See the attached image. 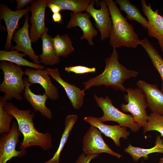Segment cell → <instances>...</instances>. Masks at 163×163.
Returning <instances> with one entry per match:
<instances>
[{
  "instance_id": "52a82bcc",
  "label": "cell",
  "mask_w": 163,
  "mask_h": 163,
  "mask_svg": "<svg viewBox=\"0 0 163 163\" xmlns=\"http://www.w3.org/2000/svg\"><path fill=\"white\" fill-rule=\"evenodd\" d=\"M21 134L17 123L14 121L10 131L1 134L0 137V163H6L13 158L22 157L26 155V149L17 151L16 149Z\"/></svg>"
},
{
  "instance_id": "e575fe53",
  "label": "cell",
  "mask_w": 163,
  "mask_h": 163,
  "mask_svg": "<svg viewBox=\"0 0 163 163\" xmlns=\"http://www.w3.org/2000/svg\"><path fill=\"white\" fill-rule=\"evenodd\" d=\"M158 163H163V158H160Z\"/></svg>"
},
{
  "instance_id": "5b68a950",
  "label": "cell",
  "mask_w": 163,
  "mask_h": 163,
  "mask_svg": "<svg viewBox=\"0 0 163 163\" xmlns=\"http://www.w3.org/2000/svg\"><path fill=\"white\" fill-rule=\"evenodd\" d=\"M126 91L127 94L124 95V98L127 104H121L122 110L130 113L134 121L141 127H144L147 123L149 117L146 111L148 106L144 94L139 88H127Z\"/></svg>"
},
{
  "instance_id": "7402d4cb",
  "label": "cell",
  "mask_w": 163,
  "mask_h": 163,
  "mask_svg": "<svg viewBox=\"0 0 163 163\" xmlns=\"http://www.w3.org/2000/svg\"><path fill=\"white\" fill-rule=\"evenodd\" d=\"M26 56L25 53H19L12 48L10 51L1 50L0 60L9 62L20 66H27L36 69H45L44 66L30 62L24 58V57Z\"/></svg>"
},
{
  "instance_id": "e0dca14e",
  "label": "cell",
  "mask_w": 163,
  "mask_h": 163,
  "mask_svg": "<svg viewBox=\"0 0 163 163\" xmlns=\"http://www.w3.org/2000/svg\"><path fill=\"white\" fill-rule=\"evenodd\" d=\"M46 69L48 74L64 88L74 109H80L83 104L85 91L64 80L61 78L58 69Z\"/></svg>"
},
{
  "instance_id": "cb8c5ba5",
  "label": "cell",
  "mask_w": 163,
  "mask_h": 163,
  "mask_svg": "<svg viewBox=\"0 0 163 163\" xmlns=\"http://www.w3.org/2000/svg\"><path fill=\"white\" fill-rule=\"evenodd\" d=\"M76 115H68L65 120V127L57 150L53 157L44 163H59L61 153L66 142L73 127L78 118Z\"/></svg>"
},
{
  "instance_id": "836d02e7",
  "label": "cell",
  "mask_w": 163,
  "mask_h": 163,
  "mask_svg": "<svg viewBox=\"0 0 163 163\" xmlns=\"http://www.w3.org/2000/svg\"><path fill=\"white\" fill-rule=\"evenodd\" d=\"M53 21L55 23H61L62 21V16L60 13H53L52 16Z\"/></svg>"
},
{
  "instance_id": "9a60e30c",
  "label": "cell",
  "mask_w": 163,
  "mask_h": 163,
  "mask_svg": "<svg viewBox=\"0 0 163 163\" xmlns=\"http://www.w3.org/2000/svg\"><path fill=\"white\" fill-rule=\"evenodd\" d=\"M144 94L148 107L152 113L163 115V92L156 84H150L142 80L136 83Z\"/></svg>"
},
{
  "instance_id": "5bb4252c",
  "label": "cell",
  "mask_w": 163,
  "mask_h": 163,
  "mask_svg": "<svg viewBox=\"0 0 163 163\" xmlns=\"http://www.w3.org/2000/svg\"><path fill=\"white\" fill-rule=\"evenodd\" d=\"M27 80L31 85L39 84L44 89L45 93L50 99L56 101L59 97L57 87L53 83L46 69L42 70L28 68L25 71Z\"/></svg>"
},
{
  "instance_id": "4316f807",
  "label": "cell",
  "mask_w": 163,
  "mask_h": 163,
  "mask_svg": "<svg viewBox=\"0 0 163 163\" xmlns=\"http://www.w3.org/2000/svg\"><path fill=\"white\" fill-rule=\"evenodd\" d=\"M52 3L56 4L62 10H69L73 13H81L86 11L90 3L91 0H49Z\"/></svg>"
},
{
  "instance_id": "3957f363",
  "label": "cell",
  "mask_w": 163,
  "mask_h": 163,
  "mask_svg": "<svg viewBox=\"0 0 163 163\" xmlns=\"http://www.w3.org/2000/svg\"><path fill=\"white\" fill-rule=\"evenodd\" d=\"M112 21V27L109 33V43L116 49L122 46L135 48L139 39L132 25L121 14L116 3L112 0H105Z\"/></svg>"
},
{
  "instance_id": "44dd1931",
  "label": "cell",
  "mask_w": 163,
  "mask_h": 163,
  "mask_svg": "<svg viewBox=\"0 0 163 163\" xmlns=\"http://www.w3.org/2000/svg\"><path fill=\"white\" fill-rule=\"evenodd\" d=\"M124 151L131 156L135 161H138L142 157L147 159L148 155L151 153H163V139H161V135H157L156 137L155 145L149 149L134 147L129 144L128 146L124 149Z\"/></svg>"
},
{
  "instance_id": "ac0fdd59",
  "label": "cell",
  "mask_w": 163,
  "mask_h": 163,
  "mask_svg": "<svg viewBox=\"0 0 163 163\" xmlns=\"http://www.w3.org/2000/svg\"><path fill=\"white\" fill-rule=\"evenodd\" d=\"M90 16L87 12L84 13H71V18L67 25L66 28H75L76 26L79 27L83 33L81 40L86 39L90 45L93 46L94 44L93 38L97 36V33L90 20Z\"/></svg>"
},
{
  "instance_id": "d6986e66",
  "label": "cell",
  "mask_w": 163,
  "mask_h": 163,
  "mask_svg": "<svg viewBox=\"0 0 163 163\" xmlns=\"http://www.w3.org/2000/svg\"><path fill=\"white\" fill-rule=\"evenodd\" d=\"M24 80L25 84L24 94L25 99L35 111H38L47 119H51L53 117L52 112L46 105V100L48 98L47 96L45 93L42 95L34 93L30 88L31 84L28 82L27 78H25Z\"/></svg>"
},
{
  "instance_id": "83f0119b",
  "label": "cell",
  "mask_w": 163,
  "mask_h": 163,
  "mask_svg": "<svg viewBox=\"0 0 163 163\" xmlns=\"http://www.w3.org/2000/svg\"><path fill=\"white\" fill-rule=\"evenodd\" d=\"M144 133L156 131L163 137V115L151 113L149 115L146 124L143 127Z\"/></svg>"
},
{
  "instance_id": "d590c367",
  "label": "cell",
  "mask_w": 163,
  "mask_h": 163,
  "mask_svg": "<svg viewBox=\"0 0 163 163\" xmlns=\"http://www.w3.org/2000/svg\"><path fill=\"white\" fill-rule=\"evenodd\" d=\"M19 163L17 162V163Z\"/></svg>"
},
{
  "instance_id": "484cf974",
  "label": "cell",
  "mask_w": 163,
  "mask_h": 163,
  "mask_svg": "<svg viewBox=\"0 0 163 163\" xmlns=\"http://www.w3.org/2000/svg\"><path fill=\"white\" fill-rule=\"evenodd\" d=\"M53 40L56 53L59 57H66L75 51L72 42L67 34L62 36L57 34Z\"/></svg>"
},
{
  "instance_id": "277c9868",
  "label": "cell",
  "mask_w": 163,
  "mask_h": 163,
  "mask_svg": "<svg viewBox=\"0 0 163 163\" xmlns=\"http://www.w3.org/2000/svg\"><path fill=\"white\" fill-rule=\"evenodd\" d=\"M0 68L3 73V80L0 84V91L7 101L14 98L21 101L23 99L21 94L25 89L23 76L25 74L20 66L7 61H1Z\"/></svg>"
},
{
  "instance_id": "ba28073f",
  "label": "cell",
  "mask_w": 163,
  "mask_h": 163,
  "mask_svg": "<svg viewBox=\"0 0 163 163\" xmlns=\"http://www.w3.org/2000/svg\"><path fill=\"white\" fill-rule=\"evenodd\" d=\"M94 19L95 25L100 32V39L104 41L109 36L112 21L105 0H91L86 11Z\"/></svg>"
},
{
  "instance_id": "1f68e13d",
  "label": "cell",
  "mask_w": 163,
  "mask_h": 163,
  "mask_svg": "<svg viewBox=\"0 0 163 163\" xmlns=\"http://www.w3.org/2000/svg\"><path fill=\"white\" fill-rule=\"evenodd\" d=\"M34 1L33 0H16L17 5L16 7V10H22L23 8L27 6L29 4H32Z\"/></svg>"
},
{
  "instance_id": "7a4b0ae2",
  "label": "cell",
  "mask_w": 163,
  "mask_h": 163,
  "mask_svg": "<svg viewBox=\"0 0 163 163\" xmlns=\"http://www.w3.org/2000/svg\"><path fill=\"white\" fill-rule=\"evenodd\" d=\"M118 54L116 49L113 48L110 56L105 59L106 66L104 71L99 75L82 83L85 91L93 86L104 85L115 90L124 92L126 88L123 85L126 80L136 77L139 72L128 69L118 60Z\"/></svg>"
},
{
  "instance_id": "f546056e",
  "label": "cell",
  "mask_w": 163,
  "mask_h": 163,
  "mask_svg": "<svg viewBox=\"0 0 163 163\" xmlns=\"http://www.w3.org/2000/svg\"><path fill=\"white\" fill-rule=\"evenodd\" d=\"M65 70L68 73L72 72L76 74H84L95 72L96 68L94 67L89 68L84 66H77L65 67Z\"/></svg>"
},
{
  "instance_id": "4fadbf2b",
  "label": "cell",
  "mask_w": 163,
  "mask_h": 163,
  "mask_svg": "<svg viewBox=\"0 0 163 163\" xmlns=\"http://www.w3.org/2000/svg\"><path fill=\"white\" fill-rule=\"evenodd\" d=\"M29 14L25 15L24 22L23 26L16 31L13 37L16 46H12L13 49L18 52H22L28 56L35 63H40L39 56L36 55L31 46V40L29 33Z\"/></svg>"
},
{
  "instance_id": "4dcf8cb0",
  "label": "cell",
  "mask_w": 163,
  "mask_h": 163,
  "mask_svg": "<svg viewBox=\"0 0 163 163\" xmlns=\"http://www.w3.org/2000/svg\"><path fill=\"white\" fill-rule=\"evenodd\" d=\"M99 155H86L84 153L80 154L75 163H89L93 159L98 157Z\"/></svg>"
},
{
  "instance_id": "d4e9b609",
  "label": "cell",
  "mask_w": 163,
  "mask_h": 163,
  "mask_svg": "<svg viewBox=\"0 0 163 163\" xmlns=\"http://www.w3.org/2000/svg\"><path fill=\"white\" fill-rule=\"evenodd\" d=\"M121 11H124L127 14V19L136 21L144 28L147 29L148 21L140 12L139 9L132 4L129 0H115Z\"/></svg>"
},
{
  "instance_id": "603a6c76",
  "label": "cell",
  "mask_w": 163,
  "mask_h": 163,
  "mask_svg": "<svg viewBox=\"0 0 163 163\" xmlns=\"http://www.w3.org/2000/svg\"><path fill=\"white\" fill-rule=\"evenodd\" d=\"M139 44L144 48L158 72L161 80V90L163 92V59L158 50L146 38L139 40Z\"/></svg>"
},
{
  "instance_id": "30bf717a",
  "label": "cell",
  "mask_w": 163,
  "mask_h": 163,
  "mask_svg": "<svg viewBox=\"0 0 163 163\" xmlns=\"http://www.w3.org/2000/svg\"><path fill=\"white\" fill-rule=\"evenodd\" d=\"M47 0H34L30 6L31 13L29 35L31 41L35 42L41 38L46 27L45 23Z\"/></svg>"
},
{
  "instance_id": "9c48e42d",
  "label": "cell",
  "mask_w": 163,
  "mask_h": 163,
  "mask_svg": "<svg viewBox=\"0 0 163 163\" xmlns=\"http://www.w3.org/2000/svg\"><path fill=\"white\" fill-rule=\"evenodd\" d=\"M82 150L86 155H99L105 153L119 158L123 157L109 147L102 138V133L92 126H91L84 136Z\"/></svg>"
},
{
  "instance_id": "f1b7e54d",
  "label": "cell",
  "mask_w": 163,
  "mask_h": 163,
  "mask_svg": "<svg viewBox=\"0 0 163 163\" xmlns=\"http://www.w3.org/2000/svg\"><path fill=\"white\" fill-rule=\"evenodd\" d=\"M7 101L3 96L0 97V133H8L11 130L10 124L13 117L4 108Z\"/></svg>"
},
{
  "instance_id": "ffe728a7",
  "label": "cell",
  "mask_w": 163,
  "mask_h": 163,
  "mask_svg": "<svg viewBox=\"0 0 163 163\" xmlns=\"http://www.w3.org/2000/svg\"><path fill=\"white\" fill-rule=\"evenodd\" d=\"M49 29L46 27L42 35V52L39 56L40 63L45 65H54L59 63L60 59L56 52L53 38L47 33Z\"/></svg>"
},
{
  "instance_id": "6da1fadb",
  "label": "cell",
  "mask_w": 163,
  "mask_h": 163,
  "mask_svg": "<svg viewBox=\"0 0 163 163\" xmlns=\"http://www.w3.org/2000/svg\"><path fill=\"white\" fill-rule=\"evenodd\" d=\"M4 108L16 120L19 129L23 136L19 149H26L29 147L37 146L47 151L53 147L50 133L40 132L35 128L33 122L34 112L32 113L30 109H20L12 102L7 101L5 103Z\"/></svg>"
},
{
  "instance_id": "2e32d148",
  "label": "cell",
  "mask_w": 163,
  "mask_h": 163,
  "mask_svg": "<svg viewBox=\"0 0 163 163\" xmlns=\"http://www.w3.org/2000/svg\"><path fill=\"white\" fill-rule=\"evenodd\" d=\"M84 120L91 126L97 128L106 136L111 138L117 146H120V139H126L130 134L126 128L119 125H110L102 122L99 118L91 116H87L84 118Z\"/></svg>"
},
{
  "instance_id": "7c38bea8",
  "label": "cell",
  "mask_w": 163,
  "mask_h": 163,
  "mask_svg": "<svg viewBox=\"0 0 163 163\" xmlns=\"http://www.w3.org/2000/svg\"><path fill=\"white\" fill-rule=\"evenodd\" d=\"M141 4L142 11L148 20V34L150 37L158 40L163 52V15L159 14L158 9L153 10L151 4L147 5L145 0H141Z\"/></svg>"
},
{
  "instance_id": "8fae6325",
  "label": "cell",
  "mask_w": 163,
  "mask_h": 163,
  "mask_svg": "<svg viewBox=\"0 0 163 163\" xmlns=\"http://www.w3.org/2000/svg\"><path fill=\"white\" fill-rule=\"evenodd\" d=\"M30 11V7L21 10L12 11L4 3L0 6V19L5 22L8 33L5 45V50L8 51L12 48L11 41L15 30L19 28L20 19Z\"/></svg>"
},
{
  "instance_id": "d6a6232c",
  "label": "cell",
  "mask_w": 163,
  "mask_h": 163,
  "mask_svg": "<svg viewBox=\"0 0 163 163\" xmlns=\"http://www.w3.org/2000/svg\"><path fill=\"white\" fill-rule=\"evenodd\" d=\"M46 7L50 8L53 13H59V12L62 10L59 6L56 4L52 3L49 1V0H47Z\"/></svg>"
},
{
  "instance_id": "8992f818",
  "label": "cell",
  "mask_w": 163,
  "mask_h": 163,
  "mask_svg": "<svg viewBox=\"0 0 163 163\" xmlns=\"http://www.w3.org/2000/svg\"><path fill=\"white\" fill-rule=\"evenodd\" d=\"M94 97L97 105L103 113L102 116L99 118L102 122L114 121L121 126L129 128L134 133L139 130L141 127L134 121L132 115L124 113L115 107L108 96H106L104 98L94 95Z\"/></svg>"
}]
</instances>
